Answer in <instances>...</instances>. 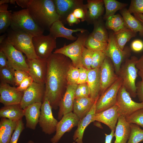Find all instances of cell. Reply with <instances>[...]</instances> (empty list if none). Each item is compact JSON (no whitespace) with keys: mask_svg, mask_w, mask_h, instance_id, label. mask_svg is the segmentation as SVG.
I'll return each instance as SVG.
<instances>
[{"mask_svg":"<svg viewBox=\"0 0 143 143\" xmlns=\"http://www.w3.org/2000/svg\"><path fill=\"white\" fill-rule=\"evenodd\" d=\"M10 26L13 30H21L33 36L43 34L44 30L36 23L27 9L13 12L12 13Z\"/></svg>","mask_w":143,"mask_h":143,"instance_id":"obj_3","label":"cell"},{"mask_svg":"<svg viewBox=\"0 0 143 143\" xmlns=\"http://www.w3.org/2000/svg\"><path fill=\"white\" fill-rule=\"evenodd\" d=\"M8 5H0V33L5 32L10 26L12 13L8 10Z\"/></svg>","mask_w":143,"mask_h":143,"instance_id":"obj_34","label":"cell"},{"mask_svg":"<svg viewBox=\"0 0 143 143\" xmlns=\"http://www.w3.org/2000/svg\"><path fill=\"white\" fill-rule=\"evenodd\" d=\"M27 143H34V142L33 141L30 140Z\"/></svg>","mask_w":143,"mask_h":143,"instance_id":"obj_62","label":"cell"},{"mask_svg":"<svg viewBox=\"0 0 143 143\" xmlns=\"http://www.w3.org/2000/svg\"><path fill=\"white\" fill-rule=\"evenodd\" d=\"M122 85V80L118 79L102 93L98 99L96 104V113L104 111L115 105L118 91Z\"/></svg>","mask_w":143,"mask_h":143,"instance_id":"obj_10","label":"cell"},{"mask_svg":"<svg viewBox=\"0 0 143 143\" xmlns=\"http://www.w3.org/2000/svg\"><path fill=\"white\" fill-rule=\"evenodd\" d=\"M52 109L48 100L46 99H44L41 108V114L38 124L42 131L48 135L56 132L58 122L53 115Z\"/></svg>","mask_w":143,"mask_h":143,"instance_id":"obj_12","label":"cell"},{"mask_svg":"<svg viewBox=\"0 0 143 143\" xmlns=\"http://www.w3.org/2000/svg\"><path fill=\"white\" fill-rule=\"evenodd\" d=\"M93 51L88 49L85 47L83 52L82 62L83 67L88 70L91 69L92 56Z\"/></svg>","mask_w":143,"mask_h":143,"instance_id":"obj_42","label":"cell"},{"mask_svg":"<svg viewBox=\"0 0 143 143\" xmlns=\"http://www.w3.org/2000/svg\"><path fill=\"white\" fill-rule=\"evenodd\" d=\"M135 33L126 27L119 31L114 33L113 35L116 42L120 49L123 50L127 43L131 38L137 35Z\"/></svg>","mask_w":143,"mask_h":143,"instance_id":"obj_32","label":"cell"},{"mask_svg":"<svg viewBox=\"0 0 143 143\" xmlns=\"http://www.w3.org/2000/svg\"><path fill=\"white\" fill-rule=\"evenodd\" d=\"M15 70L11 66H7L0 69L1 82L15 86L14 74Z\"/></svg>","mask_w":143,"mask_h":143,"instance_id":"obj_37","label":"cell"},{"mask_svg":"<svg viewBox=\"0 0 143 143\" xmlns=\"http://www.w3.org/2000/svg\"><path fill=\"white\" fill-rule=\"evenodd\" d=\"M134 16L140 23L143 26V14L138 13H134Z\"/></svg>","mask_w":143,"mask_h":143,"instance_id":"obj_57","label":"cell"},{"mask_svg":"<svg viewBox=\"0 0 143 143\" xmlns=\"http://www.w3.org/2000/svg\"><path fill=\"white\" fill-rule=\"evenodd\" d=\"M73 13L77 18L80 19L82 21H85L86 13L82 8H77L73 11Z\"/></svg>","mask_w":143,"mask_h":143,"instance_id":"obj_51","label":"cell"},{"mask_svg":"<svg viewBox=\"0 0 143 143\" xmlns=\"http://www.w3.org/2000/svg\"><path fill=\"white\" fill-rule=\"evenodd\" d=\"M77 85V84H68L59 105L57 118L59 120H60L64 114L72 112Z\"/></svg>","mask_w":143,"mask_h":143,"instance_id":"obj_19","label":"cell"},{"mask_svg":"<svg viewBox=\"0 0 143 143\" xmlns=\"http://www.w3.org/2000/svg\"><path fill=\"white\" fill-rule=\"evenodd\" d=\"M88 11L86 20L88 24H93L101 17L104 10L103 0H88Z\"/></svg>","mask_w":143,"mask_h":143,"instance_id":"obj_24","label":"cell"},{"mask_svg":"<svg viewBox=\"0 0 143 143\" xmlns=\"http://www.w3.org/2000/svg\"><path fill=\"white\" fill-rule=\"evenodd\" d=\"M138 59L135 56L127 59L122 64L119 74L122 80V86L133 98L137 96L135 82L138 69L136 65Z\"/></svg>","mask_w":143,"mask_h":143,"instance_id":"obj_5","label":"cell"},{"mask_svg":"<svg viewBox=\"0 0 143 143\" xmlns=\"http://www.w3.org/2000/svg\"><path fill=\"white\" fill-rule=\"evenodd\" d=\"M66 21L70 26H72L74 24H77L80 21V20L77 18L73 12L68 15Z\"/></svg>","mask_w":143,"mask_h":143,"instance_id":"obj_52","label":"cell"},{"mask_svg":"<svg viewBox=\"0 0 143 143\" xmlns=\"http://www.w3.org/2000/svg\"><path fill=\"white\" fill-rule=\"evenodd\" d=\"M136 94L139 100L143 102V81L137 82L136 84Z\"/></svg>","mask_w":143,"mask_h":143,"instance_id":"obj_50","label":"cell"},{"mask_svg":"<svg viewBox=\"0 0 143 143\" xmlns=\"http://www.w3.org/2000/svg\"><path fill=\"white\" fill-rule=\"evenodd\" d=\"M27 9L36 23L44 30H49L54 22L60 20L53 0H30Z\"/></svg>","mask_w":143,"mask_h":143,"instance_id":"obj_2","label":"cell"},{"mask_svg":"<svg viewBox=\"0 0 143 143\" xmlns=\"http://www.w3.org/2000/svg\"><path fill=\"white\" fill-rule=\"evenodd\" d=\"M24 116V109L20 104L4 106L0 109V117L18 121Z\"/></svg>","mask_w":143,"mask_h":143,"instance_id":"obj_28","label":"cell"},{"mask_svg":"<svg viewBox=\"0 0 143 143\" xmlns=\"http://www.w3.org/2000/svg\"><path fill=\"white\" fill-rule=\"evenodd\" d=\"M25 128L22 119L17 121L16 128L9 143H17L20 135Z\"/></svg>","mask_w":143,"mask_h":143,"instance_id":"obj_45","label":"cell"},{"mask_svg":"<svg viewBox=\"0 0 143 143\" xmlns=\"http://www.w3.org/2000/svg\"><path fill=\"white\" fill-rule=\"evenodd\" d=\"M47 60L43 100H48L52 109L56 110L68 86L67 73L73 64L69 58L60 53H53Z\"/></svg>","mask_w":143,"mask_h":143,"instance_id":"obj_1","label":"cell"},{"mask_svg":"<svg viewBox=\"0 0 143 143\" xmlns=\"http://www.w3.org/2000/svg\"><path fill=\"white\" fill-rule=\"evenodd\" d=\"M131 130L130 124L126 121L124 117L120 115L114 133L115 138L114 143H127L129 137Z\"/></svg>","mask_w":143,"mask_h":143,"instance_id":"obj_26","label":"cell"},{"mask_svg":"<svg viewBox=\"0 0 143 143\" xmlns=\"http://www.w3.org/2000/svg\"><path fill=\"white\" fill-rule=\"evenodd\" d=\"M106 56L104 52L95 51L93 52L91 68H100Z\"/></svg>","mask_w":143,"mask_h":143,"instance_id":"obj_40","label":"cell"},{"mask_svg":"<svg viewBox=\"0 0 143 143\" xmlns=\"http://www.w3.org/2000/svg\"><path fill=\"white\" fill-rule=\"evenodd\" d=\"M95 100L90 97L75 98L73 104V113L80 120L82 119L90 111Z\"/></svg>","mask_w":143,"mask_h":143,"instance_id":"obj_27","label":"cell"},{"mask_svg":"<svg viewBox=\"0 0 143 143\" xmlns=\"http://www.w3.org/2000/svg\"><path fill=\"white\" fill-rule=\"evenodd\" d=\"M16 3V0H10L9 3L11 4H15Z\"/></svg>","mask_w":143,"mask_h":143,"instance_id":"obj_61","label":"cell"},{"mask_svg":"<svg viewBox=\"0 0 143 143\" xmlns=\"http://www.w3.org/2000/svg\"><path fill=\"white\" fill-rule=\"evenodd\" d=\"M88 97H90V91L87 83L78 84L75 91V99Z\"/></svg>","mask_w":143,"mask_h":143,"instance_id":"obj_44","label":"cell"},{"mask_svg":"<svg viewBox=\"0 0 143 143\" xmlns=\"http://www.w3.org/2000/svg\"><path fill=\"white\" fill-rule=\"evenodd\" d=\"M87 83L90 90V97L96 99L100 95V68L88 70Z\"/></svg>","mask_w":143,"mask_h":143,"instance_id":"obj_25","label":"cell"},{"mask_svg":"<svg viewBox=\"0 0 143 143\" xmlns=\"http://www.w3.org/2000/svg\"><path fill=\"white\" fill-rule=\"evenodd\" d=\"M127 10L131 14L138 13L143 14V0H131Z\"/></svg>","mask_w":143,"mask_h":143,"instance_id":"obj_43","label":"cell"},{"mask_svg":"<svg viewBox=\"0 0 143 143\" xmlns=\"http://www.w3.org/2000/svg\"><path fill=\"white\" fill-rule=\"evenodd\" d=\"M8 66L7 57L5 53L0 49V69Z\"/></svg>","mask_w":143,"mask_h":143,"instance_id":"obj_53","label":"cell"},{"mask_svg":"<svg viewBox=\"0 0 143 143\" xmlns=\"http://www.w3.org/2000/svg\"><path fill=\"white\" fill-rule=\"evenodd\" d=\"M28 73L34 82L45 84L47 68V59L38 57L33 59H26Z\"/></svg>","mask_w":143,"mask_h":143,"instance_id":"obj_13","label":"cell"},{"mask_svg":"<svg viewBox=\"0 0 143 143\" xmlns=\"http://www.w3.org/2000/svg\"><path fill=\"white\" fill-rule=\"evenodd\" d=\"M79 118L73 112L64 114L57 124L56 133L51 139V143H58L64 135L77 126Z\"/></svg>","mask_w":143,"mask_h":143,"instance_id":"obj_14","label":"cell"},{"mask_svg":"<svg viewBox=\"0 0 143 143\" xmlns=\"http://www.w3.org/2000/svg\"><path fill=\"white\" fill-rule=\"evenodd\" d=\"M42 103L36 102L30 104L24 109V115L26 120V127L34 130L38 123Z\"/></svg>","mask_w":143,"mask_h":143,"instance_id":"obj_23","label":"cell"},{"mask_svg":"<svg viewBox=\"0 0 143 143\" xmlns=\"http://www.w3.org/2000/svg\"><path fill=\"white\" fill-rule=\"evenodd\" d=\"M7 36V33H6L0 37V44L2 43L3 41L6 39Z\"/></svg>","mask_w":143,"mask_h":143,"instance_id":"obj_58","label":"cell"},{"mask_svg":"<svg viewBox=\"0 0 143 143\" xmlns=\"http://www.w3.org/2000/svg\"><path fill=\"white\" fill-rule=\"evenodd\" d=\"M106 28L117 32L126 27L124 20L120 14H118L112 16L106 20Z\"/></svg>","mask_w":143,"mask_h":143,"instance_id":"obj_35","label":"cell"},{"mask_svg":"<svg viewBox=\"0 0 143 143\" xmlns=\"http://www.w3.org/2000/svg\"><path fill=\"white\" fill-rule=\"evenodd\" d=\"M131 130L127 143H138L143 142V129L140 126L134 124H130Z\"/></svg>","mask_w":143,"mask_h":143,"instance_id":"obj_38","label":"cell"},{"mask_svg":"<svg viewBox=\"0 0 143 143\" xmlns=\"http://www.w3.org/2000/svg\"><path fill=\"white\" fill-rule=\"evenodd\" d=\"M0 49L6 56L8 65L15 70H21L28 73V69L26 59L22 53L16 48L6 38L0 44Z\"/></svg>","mask_w":143,"mask_h":143,"instance_id":"obj_8","label":"cell"},{"mask_svg":"<svg viewBox=\"0 0 143 143\" xmlns=\"http://www.w3.org/2000/svg\"><path fill=\"white\" fill-rule=\"evenodd\" d=\"M131 49L136 52L142 51L143 50V42L138 39L134 40L131 44Z\"/></svg>","mask_w":143,"mask_h":143,"instance_id":"obj_49","label":"cell"},{"mask_svg":"<svg viewBox=\"0 0 143 143\" xmlns=\"http://www.w3.org/2000/svg\"><path fill=\"white\" fill-rule=\"evenodd\" d=\"M120 115L126 118L136 111L143 108V102L133 100L129 93L122 85L118 93L116 104Z\"/></svg>","mask_w":143,"mask_h":143,"instance_id":"obj_9","label":"cell"},{"mask_svg":"<svg viewBox=\"0 0 143 143\" xmlns=\"http://www.w3.org/2000/svg\"><path fill=\"white\" fill-rule=\"evenodd\" d=\"M50 34L56 39L62 37L67 39L75 41L77 37L74 36L73 33L79 32L81 33L85 32L87 30L82 28H78L75 29H69L66 28L62 21L57 20L54 22L49 29Z\"/></svg>","mask_w":143,"mask_h":143,"instance_id":"obj_20","label":"cell"},{"mask_svg":"<svg viewBox=\"0 0 143 143\" xmlns=\"http://www.w3.org/2000/svg\"><path fill=\"white\" fill-rule=\"evenodd\" d=\"M94 28L91 35L95 39L101 42L108 43L109 34L101 17L93 24Z\"/></svg>","mask_w":143,"mask_h":143,"instance_id":"obj_31","label":"cell"},{"mask_svg":"<svg viewBox=\"0 0 143 143\" xmlns=\"http://www.w3.org/2000/svg\"><path fill=\"white\" fill-rule=\"evenodd\" d=\"M136 66L138 70L143 69V54L141 57L138 59Z\"/></svg>","mask_w":143,"mask_h":143,"instance_id":"obj_56","label":"cell"},{"mask_svg":"<svg viewBox=\"0 0 143 143\" xmlns=\"http://www.w3.org/2000/svg\"><path fill=\"white\" fill-rule=\"evenodd\" d=\"M79 68L72 64L69 68L67 75L68 84H77L79 75Z\"/></svg>","mask_w":143,"mask_h":143,"instance_id":"obj_41","label":"cell"},{"mask_svg":"<svg viewBox=\"0 0 143 143\" xmlns=\"http://www.w3.org/2000/svg\"><path fill=\"white\" fill-rule=\"evenodd\" d=\"M57 13L60 18V20L66 22L68 15L72 13L76 9L81 8L87 13L88 11L87 4H84L82 0H53Z\"/></svg>","mask_w":143,"mask_h":143,"instance_id":"obj_16","label":"cell"},{"mask_svg":"<svg viewBox=\"0 0 143 143\" xmlns=\"http://www.w3.org/2000/svg\"><path fill=\"white\" fill-rule=\"evenodd\" d=\"M10 0H1L0 1V5L7 4L9 3Z\"/></svg>","mask_w":143,"mask_h":143,"instance_id":"obj_59","label":"cell"},{"mask_svg":"<svg viewBox=\"0 0 143 143\" xmlns=\"http://www.w3.org/2000/svg\"><path fill=\"white\" fill-rule=\"evenodd\" d=\"M125 118L129 123L137 124L143 128V108L136 111Z\"/></svg>","mask_w":143,"mask_h":143,"instance_id":"obj_39","label":"cell"},{"mask_svg":"<svg viewBox=\"0 0 143 143\" xmlns=\"http://www.w3.org/2000/svg\"><path fill=\"white\" fill-rule=\"evenodd\" d=\"M118 107L115 105L102 112L96 113L94 120L107 125L111 130H115L120 116Z\"/></svg>","mask_w":143,"mask_h":143,"instance_id":"obj_21","label":"cell"},{"mask_svg":"<svg viewBox=\"0 0 143 143\" xmlns=\"http://www.w3.org/2000/svg\"><path fill=\"white\" fill-rule=\"evenodd\" d=\"M17 121L1 118L0 122V143H9Z\"/></svg>","mask_w":143,"mask_h":143,"instance_id":"obj_29","label":"cell"},{"mask_svg":"<svg viewBox=\"0 0 143 143\" xmlns=\"http://www.w3.org/2000/svg\"><path fill=\"white\" fill-rule=\"evenodd\" d=\"M99 97L95 100L93 105L88 113L82 119L80 120L77 128L73 136V139L74 141L73 143H83V138L86 128L90 123L95 121L94 118L96 113V103Z\"/></svg>","mask_w":143,"mask_h":143,"instance_id":"obj_22","label":"cell"},{"mask_svg":"<svg viewBox=\"0 0 143 143\" xmlns=\"http://www.w3.org/2000/svg\"><path fill=\"white\" fill-rule=\"evenodd\" d=\"M131 50L128 46L121 50L115 39L113 32L109 33V39L107 47L104 52L106 56L112 62L116 74L119 76L120 70L123 63L129 58Z\"/></svg>","mask_w":143,"mask_h":143,"instance_id":"obj_7","label":"cell"},{"mask_svg":"<svg viewBox=\"0 0 143 143\" xmlns=\"http://www.w3.org/2000/svg\"><path fill=\"white\" fill-rule=\"evenodd\" d=\"M33 81L31 76H28L22 81L19 86L16 87L18 91L24 92L31 86Z\"/></svg>","mask_w":143,"mask_h":143,"instance_id":"obj_47","label":"cell"},{"mask_svg":"<svg viewBox=\"0 0 143 143\" xmlns=\"http://www.w3.org/2000/svg\"><path fill=\"white\" fill-rule=\"evenodd\" d=\"M33 37L28 33L11 28L6 39L16 48L24 53L27 59H33L38 57L33 44Z\"/></svg>","mask_w":143,"mask_h":143,"instance_id":"obj_4","label":"cell"},{"mask_svg":"<svg viewBox=\"0 0 143 143\" xmlns=\"http://www.w3.org/2000/svg\"><path fill=\"white\" fill-rule=\"evenodd\" d=\"M138 74L141 78L142 80L143 81V69L139 70Z\"/></svg>","mask_w":143,"mask_h":143,"instance_id":"obj_60","label":"cell"},{"mask_svg":"<svg viewBox=\"0 0 143 143\" xmlns=\"http://www.w3.org/2000/svg\"><path fill=\"white\" fill-rule=\"evenodd\" d=\"M56 39L50 34L33 37V44L37 56L43 59L49 57L53 50L56 47Z\"/></svg>","mask_w":143,"mask_h":143,"instance_id":"obj_11","label":"cell"},{"mask_svg":"<svg viewBox=\"0 0 143 143\" xmlns=\"http://www.w3.org/2000/svg\"><path fill=\"white\" fill-rule=\"evenodd\" d=\"M45 91V84L33 81L31 86L24 92L20 105L24 109L33 103L42 102Z\"/></svg>","mask_w":143,"mask_h":143,"instance_id":"obj_15","label":"cell"},{"mask_svg":"<svg viewBox=\"0 0 143 143\" xmlns=\"http://www.w3.org/2000/svg\"><path fill=\"white\" fill-rule=\"evenodd\" d=\"M29 76L28 73L24 70H15L14 74L15 86H19L25 78Z\"/></svg>","mask_w":143,"mask_h":143,"instance_id":"obj_46","label":"cell"},{"mask_svg":"<svg viewBox=\"0 0 143 143\" xmlns=\"http://www.w3.org/2000/svg\"><path fill=\"white\" fill-rule=\"evenodd\" d=\"M24 92L18 91L16 87L1 82L0 102L4 106L20 104Z\"/></svg>","mask_w":143,"mask_h":143,"instance_id":"obj_18","label":"cell"},{"mask_svg":"<svg viewBox=\"0 0 143 143\" xmlns=\"http://www.w3.org/2000/svg\"><path fill=\"white\" fill-rule=\"evenodd\" d=\"M105 9V12L103 19L106 20L115 15L118 10L125 8L128 5L126 3L120 2L115 0H103Z\"/></svg>","mask_w":143,"mask_h":143,"instance_id":"obj_33","label":"cell"},{"mask_svg":"<svg viewBox=\"0 0 143 143\" xmlns=\"http://www.w3.org/2000/svg\"><path fill=\"white\" fill-rule=\"evenodd\" d=\"M88 70L83 66L79 68V75L77 84L87 82Z\"/></svg>","mask_w":143,"mask_h":143,"instance_id":"obj_48","label":"cell"},{"mask_svg":"<svg viewBox=\"0 0 143 143\" xmlns=\"http://www.w3.org/2000/svg\"><path fill=\"white\" fill-rule=\"evenodd\" d=\"M108 43L98 41L89 34L86 41L84 46L87 48L93 51H100L105 52L107 47Z\"/></svg>","mask_w":143,"mask_h":143,"instance_id":"obj_36","label":"cell"},{"mask_svg":"<svg viewBox=\"0 0 143 143\" xmlns=\"http://www.w3.org/2000/svg\"><path fill=\"white\" fill-rule=\"evenodd\" d=\"M30 1V0H16V3L22 8L27 9Z\"/></svg>","mask_w":143,"mask_h":143,"instance_id":"obj_54","label":"cell"},{"mask_svg":"<svg viewBox=\"0 0 143 143\" xmlns=\"http://www.w3.org/2000/svg\"><path fill=\"white\" fill-rule=\"evenodd\" d=\"M123 17L126 27L133 32L139 33V35L143 36V26L135 17L128 11L126 8L119 11Z\"/></svg>","mask_w":143,"mask_h":143,"instance_id":"obj_30","label":"cell"},{"mask_svg":"<svg viewBox=\"0 0 143 143\" xmlns=\"http://www.w3.org/2000/svg\"><path fill=\"white\" fill-rule=\"evenodd\" d=\"M77 39L73 42L56 49L54 53L62 54L69 58L73 65L79 68L83 66L82 62V55L86 41L88 35V31L78 34Z\"/></svg>","mask_w":143,"mask_h":143,"instance_id":"obj_6","label":"cell"},{"mask_svg":"<svg viewBox=\"0 0 143 143\" xmlns=\"http://www.w3.org/2000/svg\"><path fill=\"white\" fill-rule=\"evenodd\" d=\"M119 77L115 73L111 60L106 56L100 68V95L115 82Z\"/></svg>","mask_w":143,"mask_h":143,"instance_id":"obj_17","label":"cell"},{"mask_svg":"<svg viewBox=\"0 0 143 143\" xmlns=\"http://www.w3.org/2000/svg\"><path fill=\"white\" fill-rule=\"evenodd\" d=\"M115 130L111 131L110 134H107L105 133V143H112L111 141L114 136V133Z\"/></svg>","mask_w":143,"mask_h":143,"instance_id":"obj_55","label":"cell"}]
</instances>
